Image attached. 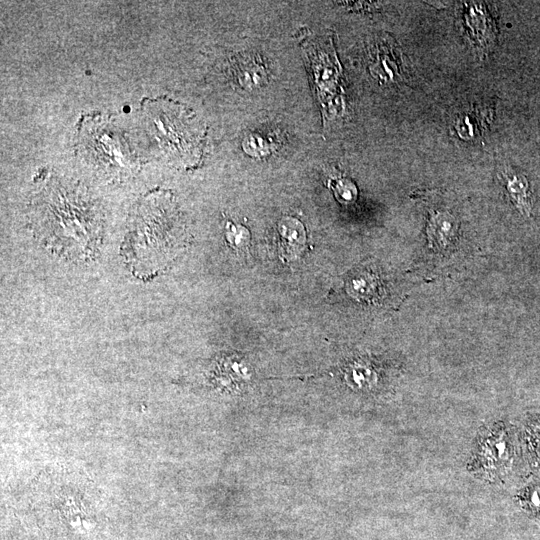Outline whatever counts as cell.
<instances>
[{"label": "cell", "mask_w": 540, "mask_h": 540, "mask_svg": "<svg viewBox=\"0 0 540 540\" xmlns=\"http://www.w3.org/2000/svg\"><path fill=\"white\" fill-rule=\"evenodd\" d=\"M31 223L46 246L70 259L90 258L100 243V208L75 183L52 180L31 203Z\"/></svg>", "instance_id": "cell-1"}, {"label": "cell", "mask_w": 540, "mask_h": 540, "mask_svg": "<svg viewBox=\"0 0 540 540\" xmlns=\"http://www.w3.org/2000/svg\"><path fill=\"white\" fill-rule=\"evenodd\" d=\"M189 235L168 191L146 194L135 207L121 253L131 273L150 279L163 272L186 249Z\"/></svg>", "instance_id": "cell-2"}, {"label": "cell", "mask_w": 540, "mask_h": 540, "mask_svg": "<svg viewBox=\"0 0 540 540\" xmlns=\"http://www.w3.org/2000/svg\"><path fill=\"white\" fill-rule=\"evenodd\" d=\"M145 112L158 144L170 160L184 166L195 165L204 139V128L195 115L165 100L147 102Z\"/></svg>", "instance_id": "cell-3"}, {"label": "cell", "mask_w": 540, "mask_h": 540, "mask_svg": "<svg viewBox=\"0 0 540 540\" xmlns=\"http://www.w3.org/2000/svg\"><path fill=\"white\" fill-rule=\"evenodd\" d=\"M99 132L82 131V145L90 160L112 176L129 175L134 168V160L123 137L110 125L96 124Z\"/></svg>", "instance_id": "cell-4"}, {"label": "cell", "mask_w": 540, "mask_h": 540, "mask_svg": "<svg viewBox=\"0 0 540 540\" xmlns=\"http://www.w3.org/2000/svg\"><path fill=\"white\" fill-rule=\"evenodd\" d=\"M276 232L280 258L289 262L300 257L306 245L303 224L295 218L284 217L278 222Z\"/></svg>", "instance_id": "cell-5"}, {"label": "cell", "mask_w": 540, "mask_h": 540, "mask_svg": "<svg viewBox=\"0 0 540 540\" xmlns=\"http://www.w3.org/2000/svg\"><path fill=\"white\" fill-rule=\"evenodd\" d=\"M506 187L521 213L529 215L531 205L526 178L522 175L509 174L506 176Z\"/></svg>", "instance_id": "cell-6"}]
</instances>
